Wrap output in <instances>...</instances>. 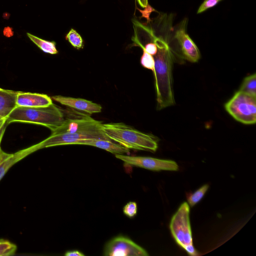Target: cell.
Masks as SVG:
<instances>
[{
  "mask_svg": "<svg viewBox=\"0 0 256 256\" xmlns=\"http://www.w3.org/2000/svg\"><path fill=\"white\" fill-rule=\"evenodd\" d=\"M157 36L158 51L153 56L154 68L153 72L156 96L157 110H161L174 105L172 89V54L167 40Z\"/></svg>",
  "mask_w": 256,
  "mask_h": 256,
  "instance_id": "obj_1",
  "label": "cell"
},
{
  "mask_svg": "<svg viewBox=\"0 0 256 256\" xmlns=\"http://www.w3.org/2000/svg\"><path fill=\"white\" fill-rule=\"evenodd\" d=\"M102 130L106 136L128 148L154 152L158 140L154 136L144 133L123 122L102 124Z\"/></svg>",
  "mask_w": 256,
  "mask_h": 256,
  "instance_id": "obj_2",
  "label": "cell"
},
{
  "mask_svg": "<svg viewBox=\"0 0 256 256\" xmlns=\"http://www.w3.org/2000/svg\"><path fill=\"white\" fill-rule=\"evenodd\" d=\"M65 119L62 110L52 103L45 107L16 106L8 116L6 123L34 124L46 126L52 132L62 124Z\"/></svg>",
  "mask_w": 256,
  "mask_h": 256,
  "instance_id": "obj_3",
  "label": "cell"
},
{
  "mask_svg": "<svg viewBox=\"0 0 256 256\" xmlns=\"http://www.w3.org/2000/svg\"><path fill=\"white\" fill-rule=\"evenodd\" d=\"M170 228L176 243L188 254H198L193 245L190 220V207L187 202H183L172 216Z\"/></svg>",
  "mask_w": 256,
  "mask_h": 256,
  "instance_id": "obj_4",
  "label": "cell"
},
{
  "mask_svg": "<svg viewBox=\"0 0 256 256\" xmlns=\"http://www.w3.org/2000/svg\"><path fill=\"white\" fill-rule=\"evenodd\" d=\"M224 108L238 122L245 124L256 122V97L238 90L225 104Z\"/></svg>",
  "mask_w": 256,
  "mask_h": 256,
  "instance_id": "obj_5",
  "label": "cell"
},
{
  "mask_svg": "<svg viewBox=\"0 0 256 256\" xmlns=\"http://www.w3.org/2000/svg\"><path fill=\"white\" fill-rule=\"evenodd\" d=\"M88 139L112 140L106 136L101 128L76 133L51 134L48 138L36 144L40 150L61 145L77 144L80 140Z\"/></svg>",
  "mask_w": 256,
  "mask_h": 256,
  "instance_id": "obj_6",
  "label": "cell"
},
{
  "mask_svg": "<svg viewBox=\"0 0 256 256\" xmlns=\"http://www.w3.org/2000/svg\"><path fill=\"white\" fill-rule=\"evenodd\" d=\"M105 256H148V254L142 248L129 238L117 236L108 242L104 250Z\"/></svg>",
  "mask_w": 256,
  "mask_h": 256,
  "instance_id": "obj_7",
  "label": "cell"
},
{
  "mask_svg": "<svg viewBox=\"0 0 256 256\" xmlns=\"http://www.w3.org/2000/svg\"><path fill=\"white\" fill-rule=\"evenodd\" d=\"M116 157L126 164L152 170L176 171L178 169V164L172 160L124 154H116Z\"/></svg>",
  "mask_w": 256,
  "mask_h": 256,
  "instance_id": "obj_8",
  "label": "cell"
},
{
  "mask_svg": "<svg viewBox=\"0 0 256 256\" xmlns=\"http://www.w3.org/2000/svg\"><path fill=\"white\" fill-rule=\"evenodd\" d=\"M102 122L87 115L78 118H67L62 124L52 132V134L76 133L102 128Z\"/></svg>",
  "mask_w": 256,
  "mask_h": 256,
  "instance_id": "obj_9",
  "label": "cell"
},
{
  "mask_svg": "<svg viewBox=\"0 0 256 256\" xmlns=\"http://www.w3.org/2000/svg\"><path fill=\"white\" fill-rule=\"evenodd\" d=\"M187 20H184L175 32L174 38L178 42L184 58L191 62H197L200 58V50L186 33Z\"/></svg>",
  "mask_w": 256,
  "mask_h": 256,
  "instance_id": "obj_10",
  "label": "cell"
},
{
  "mask_svg": "<svg viewBox=\"0 0 256 256\" xmlns=\"http://www.w3.org/2000/svg\"><path fill=\"white\" fill-rule=\"evenodd\" d=\"M51 98L62 105L84 112L90 114L100 112L102 110V107L100 104L83 98L60 95L54 96Z\"/></svg>",
  "mask_w": 256,
  "mask_h": 256,
  "instance_id": "obj_11",
  "label": "cell"
},
{
  "mask_svg": "<svg viewBox=\"0 0 256 256\" xmlns=\"http://www.w3.org/2000/svg\"><path fill=\"white\" fill-rule=\"evenodd\" d=\"M38 150L36 144L13 154L6 153L0 148V180L14 164Z\"/></svg>",
  "mask_w": 256,
  "mask_h": 256,
  "instance_id": "obj_12",
  "label": "cell"
},
{
  "mask_svg": "<svg viewBox=\"0 0 256 256\" xmlns=\"http://www.w3.org/2000/svg\"><path fill=\"white\" fill-rule=\"evenodd\" d=\"M52 98L46 94L18 92L16 106L38 108L48 106L52 104Z\"/></svg>",
  "mask_w": 256,
  "mask_h": 256,
  "instance_id": "obj_13",
  "label": "cell"
},
{
  "mask_svg": "<svg viewBox=\"0 0 256 256\" xmlns=\"http://www.w3.org/2000/svg\"><path fill=\"white\" fill-rule=\"evenodd\" d=\"M77 144L94 146L116 154H124L130 152V149L114 142L112 140L104 139H88L80 140Z\"/></svg>",
  "mask_w": 256,
  "mask_h": 256,
  "instance_id": "obj_14",
  "label": "cell"
},
{
  "mask_svg": "<svg viewBox=\"0 0 256 256\" xmlns=\"http://www.w3.org/2000/svg\"><path fill=\"white\" fill-rule=\"evenodd\" d=\"M18 91L0 88V118H7L16 107V97Z\"/></svg>",
  "mask_w": 256,
  "mask_h": 256,
  "instance_id": "obj_15",
  "label": "cell"
},
{
  "mask_svg": "<svg viewBox=\"0 0 256 256\" xmlns=\"http://www.w3.org/2000/svg\"><path fill=\"white\" fill-rule=\"evenodd\" d=\"M27 36L44 52L52 54L58 53L55 42L44 40L30 33H27Z\"/></svg>",
  "mask_w": 256,
  "mask_h": 256,
  "instance_id": "obj_16",
  "label": "cell"
},
{
  "mask_svg": "<svg viewBox=\"0 0 256 256\" xmlns=\"http://www.w3.org/2000/svg\"><path fill=\"white\" fill-rule=\"evenodd\" d=\"M238 90L256 97V74L254 73L246 76Z\"/></svg>",
  "mask_w": 256,
  "mask_h": 256,
  "instance_id": "obj_17",
  "label": "cell"
},
{
  "mask_svg": "<svg viewBox=\"0 0 256 256\" xmlns=\"http://www.w3.org/2000/svg\"><path fill=\"white\" fill-rule=\"evenodd\" d=\"M66 39L76 48L84 47L83 40L80 35L74 28H72L66 36Z\"/></svg>",
  "mask_w": 256,
  "mask_h": 256,
  "instance_id": "obj_18",
  "label": "cell"
},
{
  "mask_svg": "<svg viewBox=\"0 0 256 256\" xmlns=\"http://www.w3.org/2000/svg\"><path fill=\"white\" fill-rule=\"evenodd\" d=\"M208 188V185L205 184L202 186L193 194H190L187 198L188 204L192 206L199 202L203 198Z\"/></svg>",
  "mask_w": 256,
  "mask_h": 256,
  "instance_id": "obj_19",
  "label": "cell"
},
{
  "mask_svg": "<svg viewBox=\"0 0 256 256\" xmlns=\"http://www.w3.org/2000/svg\"><path fill=\"white\" fill-rule=\"evenodd\" d=\"M16 250V246L8 240H4L0 242V256L14 255Z\"/></svg>",
  "mask_w": 256,
  "mask_h": 256,
  "instance_id": "obj_20",
  "label": "cell"
},
{
  "mask_svg": "<svg viewBox=\"0 0 256 256\" xmlns=\"http://www.w3.org/2000/svg\"><path fill=\"white\" fill-rule=\"evenodd\" d=\"M140 62L144 68L154 71V56L147 52L142 51V54L140 58Z\"/></svg>",
  "mask_w": 256,
  "mask_h": 256,
  "instance_id": "obj_21",
  "label": "cell"
},
{
  "mask_svg": "<svg viewBox=\"0 0 256 256\" xmlns=\"http://www.w3.org/2000/svg\"><path fill=\"white\" fill-rule=\"evenodd\" d=\"M137 204L134 202H130L123 208L124 214L128 218L134 217L137 213Z\"/></svg>",
  "mask_w": 256,
  "mask_h": 256,
  "instance_id": "obj_22",
  "label": "cell"
},
{
  "mask_svg": "<svg viewBox=\"0 0 256 256\" xmlns=\"http://www.w3.org/2000/svg\"><path fill=\"white\" fill-rule=\"evenodd\" d=\"M136 9L141 13V18H144L146 20L147 24H150L152 20L150 18V14L153 12H157L154 8L150 6L148 4L144 8V10H142L136 8Z\"/></svg>",
  "mask_w": 256,
  "mask_h": 256,
  "instance_id": "obj_23",
  "label": "cell"
},
{
  "mask_svg": "<svg viewBox=\"0 0 256 256\" xmlns=\"http://www.w3.org/2000/svg\"><path fill=\"white\" fill-rule=\"evenodd\" d=\"M222 0H204L198 10V14H200L206 10L211 8L216 5Z\"/></svg>",
  "mask_w": 256,
  "mask_h": 256,
  "instance_id": "obj_24",
  "label": "cell"
},
{
  "mask_svg": "<svg viewBox=\"0 0 256 256\" xmlns=\"http://www.w3.org/2000/svg\"><path fill=\"white\" fill-rule=\"evenodd\" d=\"M65 256H84V254L78 250L68 251L64 254Z\"/></svg>",
  "mask_w": 256,
  "mask_h": 256,
  "instance_id": "obj_25",
  "label": "cell"
},
{
  "mask_svg": "<svg viewBox=\"0 0 256 256\" xmlns=\"http://www.w3.org/2000/svg\"><path fill=\"white\" fill-rule=\"evenodd\" d=\"M3 34L4 36L6 37H10L14 35L12 28L10 26H7L4 28Z\"/></svg>",
  "mask_w": 256,
  "mask_h": 256,
  "instance_id": "obj_26",
  "label": "cell"
},
{
  "mask_svg": "<svg viewBox=\"0 0 256 256\" xmlns=\"http://www.w3.org/2000/svg\"><path fill=\"white\" fill-rule=\"evenodd\" d=\"M140 6L144 8L148 4V0H136Z\"/></svg>",
  "mask_w": 256,
  "mask_h": 256,
  "instance_id": "obj_27",
  "label": "cell"
},
{
  "mask_svg": "<svg viewBox=\"0 0 256 256\" xmlns=\"http://www.w3.org/2000/svg\"><path fill=\"white\" fill-rule=\"evenodd\" d=\"M8 124L6 123L2 128L1 130H0V143H1V142H2V137H3V136L4 134V132H5V130H6V126L8 125Z\"/></svg>",
  "mask_w": 256,
  "mask_h": 256,
  "instance_id": "obj_28",
  "label": "cell"
},
{
  "mask_svg": "<svg viewBox=\"0 0 256 256\" xmlns=\"http://www.w3.org/2000/svg\"><path fill=\"white\" fill-rule=\"evenodd\" d=\"M6 118H0V130L6 124Z\"/></svg>",
  "mask_w": 256,
  "mask_h": 256,
  "instance_id": "obj_29",
  "label": "cell"
},
{
  "mask_svg": "<svg viewBox=\"0 0 256 256\" xmlns=\"http://www.w3.org/2000/svg\"><path fill=\"white\" fill-rule=\"evenodd\" d=\"M3 240H4V239H0V242H2Z\"/></svg>",
  "mask_w": 256,
  "mask_h": 256,
  "instance_id": "obj_30",
  "label": "cell"
}]
</instances>
